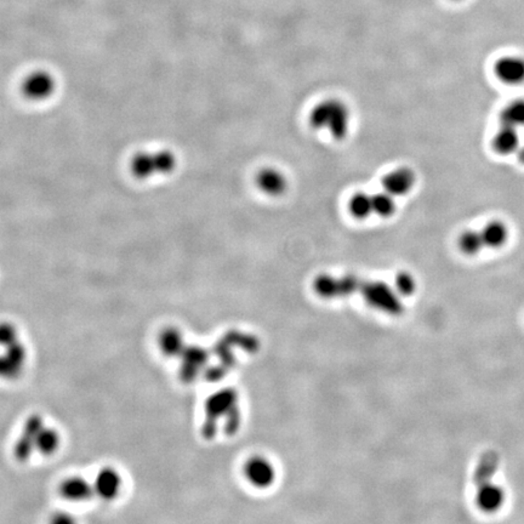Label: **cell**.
Instances as JSON below:
<instances>
[{
	"label": "cell",
	"mask_w": 524,
	"mask_h": 524,
	"mask_svg": "<svg viewBox=\"0 0 524 524\" xmlns=\"http://www.w3.org/2000/svg\"><path fill=\"white\" fill-rule=\"evenodd\" d=\"M481 234L483 238L484 246L497 249L505 244L509 238V229L502 221H492L484 226Z\"/></svg>",
	"instance_id": "obj_15"
},
{
	"label": "cell",
	"mask_w": 524,
	"mask_h": 524,
	"mask_svg": "<svg viewBox=\"0 0 524 524\" xmlns=\"http://www.w3.org/2000/svg\"><path fill=\"white\" fill-rule=\"evenodd\" d=\"M520 145V137L517 129L502 127L493 139V148L499 155H506L514 153Z\"/></svg>",
	"instance_id": "obj_12"
},
{
	"label": "cell",
	"mask_w": 524,
	"mask_h": 524,
	"mask_svg": "<svg viewBox=\"0 0 524 524\" xmlns=\"http://www.w3.org/2000/svg\"><path fill=\"white\" fill-rule=\"evenodd\" d=\"M94 493L101 500L112 502L119 497L123 488V479L119 474L118 469L113 467H104L96 474L95 479L92 482Z\"/></svg>",
	"instance_id": "obj_3"
},
{
	"label": "cell",
	"mask_w": 524,
	"mask_h": 524,
	"mask_svg": "<svg viewBox=\"0 0 524 524\" xmlns=\"http://www.w3.org/2000/svg\"><path fill=\"white\" fill-rule=\"evenodd\" d=\"M23 90L31 99H45L54 90V79L49 74L38 72L27 78L23 84Z\"/></svg>",
	"instance_id": "obj_10"
},
{
	"label": "cell",
	"mask_w": 524,
	"mask_h": 524,
	"mask_svg": "<svg viewBox=\"0 0 524 524\" xmlns=\"http://www.w3.org/2000/svg\"><path fill=\"white\" fill-rule=\"evenodd\" d=\"M44 426V421L39 415H32L28 418L23 426L22 433L15 444V458L17 460L27 461L36 451V439L37 434Z\"/></svg>",
	"instance_id": "obj_4"
},
{
	"label": "cell",
	"mask_w": 524,
	"mask_h": 524,
	"mask_svg": "<svg viewBox=\"0 0 524 524\" xmlns=\"http://www.w3.org/2000/svg\"><path fill=\"white\" fill-rule=\"evenodd\" d=\"M350 113L346 106L337 100L319 104L311 113V125L316 129H327L335 139H342L348 132Z\"/></svg>",
	"instance_id": "obj_1"
},
{
	"label": "cell",
	"mask_w": 524,
	"mask_h": 524,
	"mask_svg": "<svg viewBox=\"0 0 524 524\" xmlns=\"http://www.w3.org/2000/svg\"><path fill=\"white\" fill-rule=\"evenodd\" d=\"M160 350L164 356H178L183 350V335L178 329L164 328L158 337Z\"/></svg>",
	"instance_id": "obj_13"
},
{
	"label": "cell",
	"mask_w": 524,
	"mask_h": 524,
	"mask_svg": "<svg viewBox=\"0 0 524 524\" xmlns=\"http://www.w3.org/2000/svg\"><path fill=\"white\" fill-rule=\"evenodd\" d=\"M59 495L69 502H84L90 500L95 493L92 483L82 476H69L59 483Z\"/></svg>",
	"instance_id": "obj_6"
},
{
	"label": "cell",
	"mask_w": 524,
	"mask_h": 524,
	"mask_svg": "<svg viewBox=\"0 0 524 524\" xmlns=\"http://www.w3.org/2000/svg\"><path fill=\"white\" fill-rule=\"evenodd\" d=\"M497 77L511 85L524 82V59L518 56H505L494 67Z\"/></svg>",
	"instance_id": "obj_8"
},
{
	"label": "cell",
	"mask_w": 524,
	"mask_h": 524,
	"mask_svg": "<svg viewBox=\"0 0 524 524\" xmlns=\"http://www.w3.org/2000/svg\"><path fill=\"white\" fill-rule=\"evenodd\" d=\"M175 164V158L168 152L146 153L137 157L134 162V170L139 176H150V174L168 173Z\"/></svg>",
	"instance_id": "obj_5"
},
{
	"label": "cell",
	"mask_w": 524,
	"mask_h": 524,
	"mask_svg": "<svg viewBox=\"0 0 524 524\" xmlns=\"http://www.w3.org/2000/svg\"><path fill=\"white\" fill-rule=\"evenodd\" d=\"M459 246L461 251L466 255H477L484 248L483 238L481 231H466L461 234L459 239Z\"/></svg>",
	"instance_id": "obj_18"
},
{
	"label": "cell",
	"mask_w": 524,
	"mask_h": 524,
	"mask_svg": "<svg viewBox=\"0 0 524 524\" xmlns=\"http://www.w3.org/2000/svg\"><path fill=\"white\" fill-rule=\"evenodd\" d=\"M477 495L476 502L481 510L484 512H495L505 502V493L502 488L492 483L490 479L477 483Z\"/></svg>",
	"instance_id": "obj_7"
},
{
	"label": "cell",
	"mask_w": 524,
	"mask_h": 524,
	"mask_svg": "<svg viewBox=\"0 0 524 524\" xmlns=\"http://www.w3.org/2000/svg\"><path fill=\"white\" fill-rule=\"evenodd\" d=\"M517 157H518V160H520L521 163H522V164H524V147L523 148H521Z\"/></svg>",
	"instance_id": "obj_21"
},
{
	"label": "cell",
	"mask_w": 524,
	"mask_h": 524,
	"mask_svg": "<svg viewBox=\"0 0 524 524\" xmlns=\"http://www.w3.org/2000/svg\"><path fill=\"white\" fill-rule=\"evenodd\" d=\"M61 437L59 433L52 427L43 426L38 432L36 439V451H39L41 455L50 456L59 451Z\"/></svg>",
	"instance_id": "obj_14"
},
{
	"label": "cell",
	"mask_w": 524,
	"mask_h": 524,
	"mask_svg": "<svg viewBox=\"0 0 524 524\" xmlns=\"http://www.w3.org/2000/svg\"><path fill=\"white\" fill-rule=\"evenodd\" d=\"M392 194H390L388 192L385 193H378L373 196V209H374V214L378 215V216H383V218H388L393 214V211L396 209L395 206V201H393Z\"/></svg>",
	"instance_id": "obj_19"
},
{
	"label": "cell",
	"mask_w": 524,
	"mask_h": 524,
	"mask_svg": "<svg viewBox=\"0 0 524 524\" xmlns=\"http://www.w3.org/2000/svg\"><path fill=\"white\" fill-rule=\"evenodd\" d=\"M256 183L269 196H279L287 190V178L276 169H264L257 175Z\"/></svg>",
	"instance_id": "obj_11"
},
{
	"label": "cell",
	"mask_w": 524,
	"mask_h": 524,
	"mask_svg": "<svg viewBox=\"0 0 524 524\" xmlns=\"http://www.w3.org/2000/svg\"><path fill=\"white\" fill-rule=\"evenodd\" d=\"M502 127L520 128L524 125V100H516L506 106L500 113Z\"/></svg>",
	"instance_id": "obj_16"
},
{
	"label": "cell",
	"mask_w": 524,
	"mask_h": 524,
	"mask_svg": "<svg viewBox=\"0 0 524 524\" xmlns=\"http://www.w3.org/2000/svg\"><path fill=\"white\" fill-rule=\"evenodd\" d=\"M0 353V378L14 380L19 378L27 362V350L21 341L6 348Z\"/></svg>",
	"instance_id": "obj_2"
},
{
	"label": "cell",
	"mask_w": 524,
	"mask_h": 524,
	"mask_svg": "<svg viewBox=\"0 0 524 524\" xmlns=\"http://www.w3.org/2000/svg\"><path fill=\"white\" fill-rule=\"evenodd\" d=\"M19 341V330L14 324L10 322H0V348H6Z\"/></svg>",
	"instance_id": "obj_20"
},
{
	"label": "cell",
	"mask_w": 524,
	"mask_h": 524,
	"mask_svg": "<svg viewBox=\"0 0 524 524\" xmlns=\"http://www.w3.org/2000/svg\"><path fill=\"white\" fill-rule=\"evenodd\" d=\"M350 211L353 216L358 219H365L371 214H374L373 209V196L367 193H357L350 201Z\"/></svg>",
	"instance_id": "obj_17"
},
{
	"label": "cell",
	"mask_w": 524,
	"mask_h": 524,
	"mask_svg": "<svg viewBox=\"0 0 524 524\" xmlns=\"http://www.w3.org/2000/svg\"><path fill=\"white\" fill-rule=\"evenodd\" d=\"M415 183V174L411 169H397L388 174L383 178V186L385 192L392 196H404L411 191Z\"/></svg>",
	"instance_id": "obj_9"
}]
</instances>
